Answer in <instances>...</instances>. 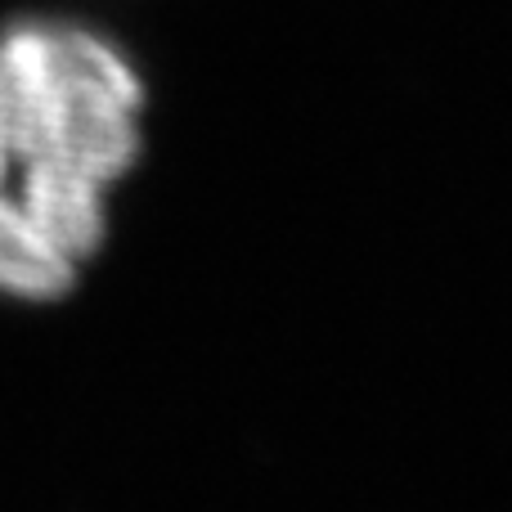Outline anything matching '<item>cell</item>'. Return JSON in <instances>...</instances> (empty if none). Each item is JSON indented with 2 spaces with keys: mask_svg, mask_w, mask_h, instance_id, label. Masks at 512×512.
Masks as SVG:
<instances>
[{
  "mask_svg": "<svg viewBox=\"0 0 512 512\" xmlns=\"http://www.w3.org/2000/svg\"><path fill=\"white\" fill-rule=\"evenodd\" d=\"M144 144L140 72L72 23L0 36V292L54 301L104 248Z\"/></svg>",
  "mask_w": 512,
  "mask_h": 512,
  "instance_id": "6da1fadb",
  "label": "cell"
}]
</instances>
